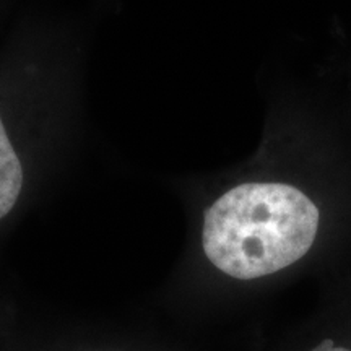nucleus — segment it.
<instances>
[{"mask_svg": "<svg viewBox=\"0 0 351 351\" xmlns=\"http://www.w3.org/2000/svg\"><path fill=\"white\" fill-rule=\"evenodd\" d=\"M313 351H351V350L341 348V346H335L332 340H326V341H322L319 346H315Z\"/></svg>", "mask_w": 351, "mask_h": 351, "instance_id": "obj_3", "label": "nucleus"}, {"mask_svg": "<svg viewBox=\"0 0 351 351\" xmlns=\"http://www.w3.org/2000/svg\"><path fill=\"white\" fill-rule=\"evenodd\" d=\"M319 219V208L300 189L280 182L241 184L205 212L204 252L232 278H262L309 252Z\"/></svg>", "mask_w": 351, "mask_h": 351, "instance_id": "obj_1", "label": "nucleus"}, {"mask_svg": "<svg viewBox=\"0 0 351 351\" xmlns=\"http://www.w3.org/2000/svg\"><path fill=\"white\" fill-rule=\"evenodd\" d=\"M23 186V169L0 119V219L15 207Z\"/></svg>", "mask_w": 351, "mask_h": 351, "instance_id": "obj_2", "label": "nucleus"}]
</instances>
